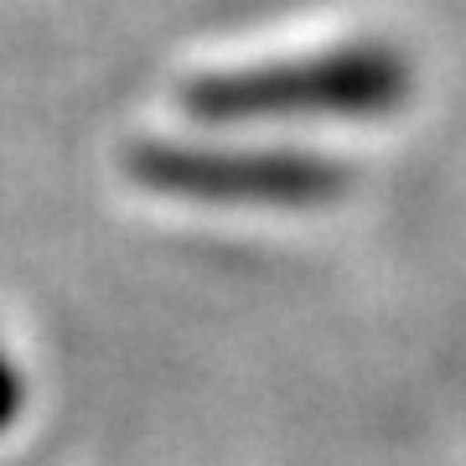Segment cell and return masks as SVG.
I'll list each match as a JSON object with an SVG mask.
<instances>
[{"mask_svg":"<svg viewBox=\"0 0 466 466\" xmlns=\"http://www.w3.org/2000/svg\"><path fill=\"white\" fill-rule=\"evenodd\" d=\"M415 94V63L394 42L363 36L306 57L208 67L177 94L198 125H358L400 115Z\"/></svg>","mask_w":466,"mask_h":466,"instance_id":"obj_1","label":"cell"},{"mask_svg":"<svg viewBox=\"0 0 466 466\" xmlns=\"http://www.w3.org/2000/svg\"><path fill=\"white\" fill-rule=\"evenodd\" d=\"M140 192L198 208H259L311 213L352 192V167L300 146H208V140H146L125 150Z\"/></svg>","mask_w":466,"mask_h":466,"instance_id":"obj_2","label":"cell"},{"mask_svg":"<svg viewBox=\"0 0 466 466\" xmlns=\"http://www.w3.org/2000/svg\"><path fill=\"white\" fill-rule=\"evenodd\" d=\"M21 410H26V383H21L16 363H11V352L0 348V435L16 431Z\"/></svg>","mask_w":466,"mask_h":466,"instance_id":"obj_3","label":"cell"}]
</instances>
